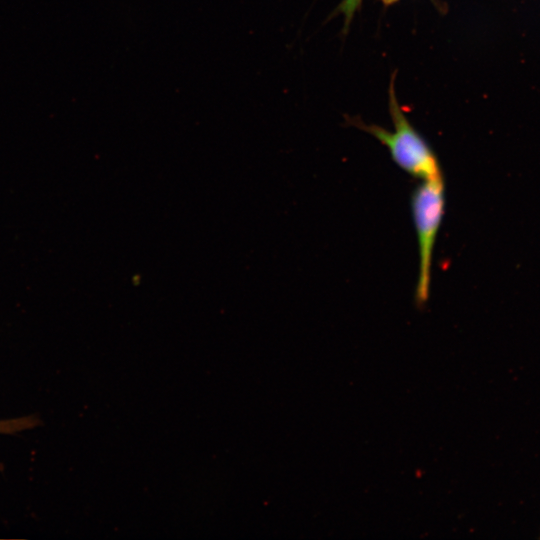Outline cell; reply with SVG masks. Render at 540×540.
<instances>
[{"instance_id": "obj_2", "label": "cell", "mask_w": 540, "mask_h": 540, "mask_svg": "<svg viewBox=\"0 0 540 540\" xmlns=\"http://www.w3.org/2000/svg\"><path fill=\"white\" fill-rule=\"evenodd\" d=\"M445 208V183L443 175L421 180L411 196V209L419 252L418 278L415 300L419 307L429 298L431 270L436 238Z\"/></svg>"}, {"instance_id": "obj_3", "label": "cell", "mask_w": 540, "mask_h": 540, "mask_svg": "<svg viewBox=\"0 0 540 540\" xmlns=\"http://www.w3.org/2000/svg\"><path fill=\"white\" fill-rule=\"evenodd\" d=\"M363 0H343L339 6V11L344 16L345 27L348 28L355 13L360 8Z\"/></svg>"}, {"instance_id": "obj_1", "label": "cell", "mask_w": 540, "mask_h": 540, "mask_svg": "<svg viewBox=\"0 0 540 540\" xmlns=\"http://www.w3.org/2000/svg\"><path fill=\"white\" fill-rule=\"evenodd\" d=\"M389 111L393 130L360 120H351V123L384 145L395 164L411 176L426 180L443 175L435 152L411 124L397 100L394 76L389 85Z\"/></svg>"}, {"instance_id": "obj_4", "label": "cell", "mask_w": 540, "mask_h": 540, "mask_svg": "<svg viewBox=\"0 0 540 540\" xmlns=\"http://www.w3.org/2000/svg\"><path fill=\"white\" fill-rule=\"evenodd\" d=\"M384 4L389 5L397 2L398 0H382Z\"/></svg>"}]
</instances>
